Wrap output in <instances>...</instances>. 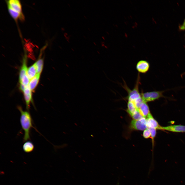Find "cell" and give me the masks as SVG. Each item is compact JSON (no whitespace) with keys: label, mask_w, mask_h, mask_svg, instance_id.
Here are the masks:
<instances>
[{"label":"cell","mask_w":185,"mask_h":185,"mask_svg":"<svg viewBox=\"0 0 185 185\" xmlns=\"http://www.w3.org/2000/svg\"><path fill=\"white\" fill-rule=\"evenodd\" d=\"M159 130L175 132H185V125H174L165 126H161Z\"/></svg>","instance_id":"5"},{"label":"cell","mask_w":185,"mask_h":185,"mask_svg":"<svg viewBox=\"0 0 185 185\" xmlns=\"http://www.w3.org/2000/svg\"><path fill=\"white\" fill-rule=\"evenodd\" d=\"M26 53H25L23 59L22 66L21 68L19 75V81L23 77L27 74L28 69L27 66V57Z\"/></svg>","instance_id":"9"},{"label":"cell","mask_w":185,"mask_h":185,"mask_svg":"<svg viewBox=\"0 0 185 185\" xmlns=\"http://www.w3.org/2000/svg\"><path fill=\"white\" fill-rule=\"evenodd\" d=\"M40 74L37 73L30 81L29 86L31 91L36 88L39 81Z\"/></svg>","instance_id":"12"},{"label":"cell","mask_w":185,"mask_h":185,"mask_svg":"<svg viewBox=\"0 0 185 185\" xmlns=\"http://www.w3.org/2000/svg\"><path fill=\"white\" fill-rule=\"evenodd\" d=\"M34 148L33 143L30 141L25 142L23 145V149L25 152L29 153L32 151Z\"/></svg>","instance_id":"14"},{"label":"cell","mask_w":185,"mask_h":185,"mask_svg":"<svg viewBox=\"0 0 185 185\" xmlns=\"http://www.w3.org/2000/svg\"><path fill=\"white\" fill-rule=\"evenodd\" d=\"M31 91L29 85L26 87L23 91L26 108L28 111L30 108V103L31 102L33 104Z\"/></svg>","instance_id":"6"},{"label":"cell","mask_w":185,"mask_h":185,"mask_svg":"<svg viewBox=\"0 0 185 185\" xmlns=\"http://www.w3.org/2000/svg\"><path fill=\"white\" fill-rule=\"evenodd\" d=\"M143 135L144 138L146 139L151 137V133L150 130L148 128L144 131Z\"/></svg>","instance_id":"19"},{"label":"cell","mask_w":185,"mask_h":185,"mask_svg":"<svg viewBox=\"0 0 185 185\" xmlns=\"http://www.w3.org/2000/svg\"><path fill=\"white\" fill-rule=\"evenodd\" d=\"M37 74L36 68L35 63L28 69L27 74L29 78L31 80Z\"/></svg>","instance_id":"13"},{"label":"cell","mask_w":185,"mask_h":185,"mask_svg":"<svg viewBox=\"0 0 185 185\" xmlns=\"http://www.w3.org/2000/svg\"><path fill=\"white\" fill-rule=\"evenodd\" d=\"M131 116L133 119L136 120L140 119L143 117L140 113L138 110L136 111Z\"/></svg>","instance_id":"17"},{"label":"cell","mask_w":185,"mask_h":185,"mask_svg":"<svg viewBox=\"0 0 185 185\" xmlns=\"http://www.w3.org/2000/svg\"><path fill=\"white\" fill-rule=\"evenodd\" d=\"M130 128L132 130L144 131L147 128L146 118L143 117L140 119H133L131 122Z\"/></svg>","instance_id":"3"},{"label":"cell","mask_w":185,"mask_h":185,"mask_svg":"<svg viewBox=\"0 0 185 185\" xmlns=\"http://www.w3.org/2000/svg\"><path fill=\"white\" fill-rule=\"evenodd\" d=\"M179 29L181 30H185V19L183 24L179 26Z\"/></svg>","instance_id":"20"},{"label":"cell","mask_w":185,"mask_h":185,"mask_svg":"<svg viewBox=\"0 0 185 185\" xmlns=\"http://www.w3.org/2000/svg\"><path fill=\"white\" fill-rule=\"evenodd\" d=\"M17 108L21 114L20 122L24 132L23 141L25 142L30 139V132L32 128L38 131L33 126L32 119L29 111L24 110L21 106H18Z\"/></svg>","instance_id":"1"},{"label":"cell","mask_w":185,"mask_h":185,"mask_svg":"<svg viewBox=\"0 0 185 185\" xmlns=\"http://www.w3.org/2000/svg\"><path fill=\"white\" fill-rule=\"evenodd\" d=\"M147 128H152L159 130L161 126L158 122L153 118L151 113L146 118Z\"/></svg>","instance_id":"8"},{"label":"cell","mask_w":185,"mask_h":185,"mask_svg":"<svg viewBox=\"0 0 185 185\" xmlns=\"http://www.w3.org/2000/svg\"><path fill=\"white\" fill-rule=\"evenodd\" d=\"M148 128L150 130L151 133V137L152 139V145L153 146L154 143V139L156 134V130L155 128Z\"/></svg>","instance_id":"18"},{"label":"cell","mask_w":185,"mask_h":185,"mask_svg":"<svg viewBox=\"0 0 185 185\" xmlns=\"http://www.w3.org/2000/svg\"><path fill=\"white\" fill-rule=\"evenodd\" d=\"M150 64L146 60H141L137 62L136 65V68L139 73H145L149 70Z\"/></svg>","instance_id":"4"},{"label":"cell","mask_w":185,"mask_h":185,"mask_svg":"<svg viewBox=\"0 0 185 185\" xmlns=\"http://www.w3.org/2000/svg\"><path fill=\"white\" fill-rule=\"evenodd\" d=\"M138 110L141 115L145 118L151 114L148 105L144 101L140 105Z\"/></svg>","instance_id":"11"},{"label":"cell","mask_w":185,"mask_h":185,"mask_svg":"<svg viewBox=\"0 0 185 185\" xmlns=\"http://www.w3.org/2000/svg\"><path fill=\"white\" fill-rule=\"evenodd\" d=\"M37 73L41 74L43 70V59L40 57L35 63Z\"/></svg>","instance_id":"16"},{"label":"cell","mask_w":185,"mask_h":185,"mask_svg":"<svg viewBox=\"0 0 185 185\" xmlns=\"http://www.w3.org/2000/svg\"><path fill=\"white\" fill-rule=\"evenodd\" d=\"M127 109L126 111L131 116L138 109L132 102L128 101L127 104Z\"/></svg>","instance_id":"15"},{"label":"cell","mask_w":185,"mask_h":185,"mask_svg":"<svg viewBox=\"0 0 185 185\" xmlns=\"http://www.w3.org/2000/svg\"><path fill=\"white\" fill-rule=\"evenodd\" d=\"M165 91L164 90L155 91L144 92L142 91L141 94L143 101L147 103L154 101L161 97L165 98L163 94Z\"/></svg>","instance_id":"2"},{"label":"cell","mask_w":185,"mask_h":185,"mask_svg":"<svg viewBox=\"0 0 185 185\" xmlns=\"http://www.w3.org/2000/svg\"><path fill=\"white\" fill-rule=\"evenodd\" d=\"M7 6H8L14 10L23 14L22 11V5L20 1L18 0H9L6 1Z\"/></svg>","instance_id":"7"},{"label":"cell","mask_w":185,"mask_h":185,"mask_svg":"<svg viewBox=\"0 0 185 185\" xmlns=\"http://www.w3.org/2000/svg\"><path fill=\"white\" fill-rule=\"evenodd\" d=\"M7 7L9 13L14 20L16 21L18 19L22 21L24 20L25 17L23 14L21 13L14 10L8 6Z\"/></svg>","instance_id":"10"}]
</instances>
